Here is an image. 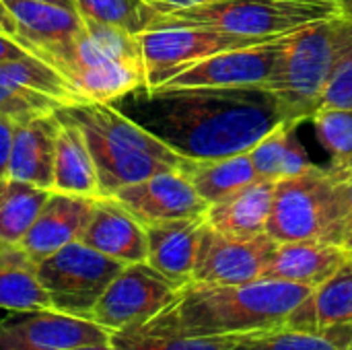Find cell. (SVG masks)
I'll return each mask as SVG.
<instances>
[{
  "label": "cell",
  "instance_id": "6da1fadb",
  "mask_svg": "<svg viewBox=\"0 0 352 350\" xmlns=\"http://www.w3.org/2000/svg\"><path fill=\"white\" fill-rule=\"evenodd\" d=\"M111 105L190 161L248 153L289 124L266 87H140Z\"/></svg>",
  "mask_w": 352,
  "mask_h": 350
},
{
  "label": "cell",
  "instance_id": "7a4b0ae2",
  "mask_svg": "<svg viewBox=\"0 0 352 350\" xmlns=\"http://www.w3.org/2000/svg\"><path fill=\"white\" fill-rule=\"evenodd\" d=\"M314 289L283 281L245 285L188 283L151 324L186 336H241L285 326Z\"/></svg>",
  "mask_w": 352,
  "mask_h": 350
},
{
  "label": "cell",
  "instance_id": "3957f363",
  "mask_svg": "<svg viewBox=\"0 0 352 350\" xmlns=\"http://www.w3.org/2000/svg\"><path fill=\"white\" fill-rule=\"evenodd\" d=\"M58 113L82 130L97 167L101 196H113L124 186L163 171H186L192 163L111 103L87 101L62 107Z\"/></svg>",
  "mask_w": 352,
  "mask_h": 350
},
{
  "label": "cell",
  "instance_id": "277c9868",
  "mask_svg": "<svg viewBox=\"0 0 352 350\" xmlns=\"http://www.w3.org/2000/svg\"><path fill=\"white\" fill-rule=\"evenodd\" d=\"M52 62L82 101L113 103L146 87V68L138 35L82 19L80 33L41 56Z\"/></svg>",
  "mask_w": 352,
  "mask_h": 350
},
{
  "label": "cell",
  "instance_id": "5b68a950",
  "mask_svg": "<svg viewBox=\"0 0 352 350\" xmlns=\"http://www.w3.org/2000/svg\"><path fill=\"white\" fill-rule=\"evenodd\" d=\"M352 37V19L336 14L280 37L268 89L280 99L289 124L301 126L322 105L330 72Z\"/></svg>",
  "mask_w": 352,
  "mask_h": 350
},
{
  "label": "cell",
  "instance_id": "8992f818",
  "mask_svg": "<svg viewBox=\"0 0 352 350\" xmlns=\"http://www.w3.org/2000/svg\"><path fill=\"white\" fill-rule=\"evenodd\" d=\"M349 231L346 182L334 179L326 169L278 179L266 233L283 241H324L344 245ZM346 248V245H344Z\"/></svg>",
  "mask_w": 352,
  "mask_h": 350
},
{
  "label": "cell",
  "instance_id": "52a82bcc",
  "mask_svg": "<svg viewBox=\"0 0 352 350\" xmlns=\"http://www.w3.org/2000/svg\"><path fill=\"white\" fill-rule=\"evenodd\" d=\"M161 10L157 27H204L248 37H283L309 23L340 14L336 0H221Z\"/></svg>",
  "mask_w": 352,
  "mask_h": 350
},
{
  "label": "cell",
  "instance_id": "ba28073f",
  "mask_svg": "<svg viewBox=\"0 0 352 350\" xmlns=\"http://www.w3.org/2000/svg\"><path fill=\"white\" fill-rule=\"evenodd\" d=\"M124 266L120 260L72 241L37 262V276L54 311L91 320L103 291Z\"/></svg>",
  "mask_w": 352,
  "mask_h": 350
},
{
  "label": "cell",
  "instance_id": "9c48e42d",
  "mask_svg": "<svg viewBox=\"0 0 352 350\" xmlns=\"http://www.w3.org/2000/svg\"><path fill=\"white\" fill-rule=\"evenodd\" d=\"M138 39L146 68V89H157L214 54L266 43L278 37H248L204 27H157L140 33Z\"/></svg>",
  "mask_w": 352,
  "mask_h": 350
},
{
  "label": "cell",
  "instance_id": "30bf717a",
  "mask_svg": "<svg viewBox=\"0 0 352 350\" xmlns=\"http://www.w3.org/2000/svg\"><path fill=\"white\" fill-rule=\"evenodd\" d=\"M179 285L146 262L126 264L97 301L91 322L120 332L159 316L179 293Z\"/></svg>",
  "mask_w": 352,
  "mask_h": 350
},
{
  "label": "cell",
  "instance_id": "8fae6325",
  "mask_svg": "<svg viewBox=\"0 0 352 350\" xmlns=\"http://www.w3.org/2000/svg\"><path fill=\"white\" fill-rule=\"evenodd\" d=\"M278 241L268 233L250 239H235L221 235L204 225L192 283L204 285H245L260 281Z\"/></svg>",
  "mask_w": 352,
  "mask_h": 350
},
{
  "label": "cell",
  "instance_id": "7c38bea8",
  "mask_svg": "<svg viewBox=\"0 0 352 350\" xmlns=\"http://www.w3.org/2000/svg\"><path fill=\"white\" fill-rule=\"evenodd\" d=\"M103 326L54 309L10 311L0 320V350H66L82 344H109Z\"/></svg>",
  "mask_w": 352,
  "mask_h": 350
},
{
  "label": "cell",
  "instance_id": "4fadbf2b",
  "mask_svg": "<svg viewBox=\"0 0 352 350\" xmlns=\"http://www.w3.org/2000/svg\"><path fill=\"white\" fill-rule=\"evenodd\" d=\"M278 39L214 54L161 87H266L274 76L278 58ZM159 89V87H157Z\"/></svg>",
  "mask_w": 352,
  "mask_h": 350
},
{
  "label": "cell",
  "instance_id": "5bb4252c",
  "mask_svg": "<svg viewBox=\"0 0 352 350\" xmlns=\"http://www.w3.org/2000/svg\"><path fill=\"white\" fill-rule=\"evenodd\" d=\"M113 198L142 225L204 217L208 202L194 190L186 171H163L148 179L124 186Z\"/></svg>",
  "mask_w": 352,
  "mask_h": 350
},
{
  "label": "cell",
  "instance_id": "9a60e30c",
  "mask_svg": "<svg viewBox=\"0 0 352 350\" xmlns=\"http://www.w3.org/2000/svg\"><path fill=\"white\" fill-rule=\"evenodd\" d=\"M78 241L124 264L146 262L148 254L144 225L113 196L95 200Z\"/></svg>",
  "mask_w": 352,
  "mask_h": 350
},
{
  "label": "cell",
  "instance_id": "2e32d148",
  "mask_svg": "<svg viewBox=\"0 0 352 350\" xmlns=\"http://www.w3.org/2000/svg\"><path fill=\"white\" fill-rule=\"evenodd\" d=\"M97 198L50 192L35 223L21 239L19 248L37 264L64 245L78 241Z\"/></svg>",
  "mask_w": 352,
  "mask_h": 350
},
{
  "label": "cell",
  "instance_id": "e0dca14e",
  "mask_svg": "<svg viewBox=\"0 0 352 350\" xmlns=\"http://www.w3.org/2000/svg\"><path fill=\"white\" fill-rule=\"evenodd\" d=\"M351 260V252L338 243L283 241L276 245L262 278L316 289L332 278Z\"/></svg>",
  "mask_w": 352,
  "mask_h": 350
},
{
  "label": "cell",
  "instance_id": "ac0fdd59",
  "mask_svg": "<svg viewBox=\"0 0 352 350\" xmlns=\"http://www.w3.org/2000/svg\"><path fill=\"white\" fill-rule=\"evenodd\" d=\"M206 221L204 217L173 219L144 225L146 229V264L163 276L184 287L192 283L196 252Z\"/></svg>",
  "mask_w": 352,
  "mask_h": 350
},
{
  "label": "cell",
  "instance_id": "d6986e66",
  "mask_svg": "<svg viewBox=\"0 0 352 350\" xmlns=\"http://www.w3.org/2000/svg\"><path fill=\"white\" fill-rule=\"evenodd\" d=\"M19 25V37L29 52L43 56L68 41L82 29V17L68 6L47 0H4Z\"/></svg>",
  "mask_w": 352,
  "mask_h": 350
},
{
  "label": "cell",
  "instance_id": "ffe728a7",
  "mask_svg": "<svg viewBox=\"0 0 352 350\" xmlns=\"http://www.w3.org/2000/svg\"><path fill=\"white\" fill-rule=\"evenodd\" d=\"M276 182L256 179L223 200L208 204L204 221L221 235L250 239L266 233Z\"/></svg>",
  "mask_w": 352,
  "mask_h": 350
},
{
  "label": "cell",
  "instance_id": "44dd1931",
  "mask_svg": "<svg viewBox=\"0 0 352 350\" xmlns=\"http://www.w3.org/2000/svg\"><path fill=\"white\" fill-rule=\"evenodd\" d=\"M60 120L58 116H43L14 126L8 177L25 184H33L45 190L54 186L56 163V136Z\"/></svg>",
  "mask_w": 352,
  "mask_h": 350
},
{
  "label": "cell",
  "instance_id": "7402d4cb",
  "mask_svg": "<svg viewBox=\"0 0 352 350\" xmlns=\"http://www.w3.org/2000/svg\"><path fill=\"white\" fill-rule=\"evenodd\" d=\"M291 330L322 332L334 326H352V260L332 278L316 287L287 318Z\"/></svg>",
  "mask_w": 352,
  "mask_h": 350
},
{
  "label": "cell",
  "instance_id": "603a6c76",
  "mask_svg": "<svg viewBox=\"0 0 352 350\" xmlns=\"http://www.w3.org/2000/svg\"><path fill=\"white\" fill-rule=\"evenodd\" d=\"M56 116L60 120V128L56 136V163H54L52 192L101 198L97 167L82 130L74 122L62 118L58 111Z\"/></svg>",
  "mask_w": 352,
  "mask_h": 350
},
{
  "label": "cell",
  "instance_id": "cb8c5ba5",
  "mask_svg": "<svg viewBox=\"0 0 352 350\" xmlns=\"http://www.w3.org/2000/svg\"><path fill=\"white\" fill-rule=\"evenodd\" d=\"M0 309H52L37 276V264L19 245L0 243Z\"/></svg>",
  "mask_w": 352,
  "mask_h": 350
},
{
  "label": "cell",
  "instance_id": "d4e9b609",
  "mask_svg": "<svg viewBox=\"0 0 352 350\" xmlns=\"http://www.w3.org/2000/svg\"><path fill=\"white\" fill-rule=\"evenodd\" d=\"M297 128L299 126L283 124L250 149V157L260 179L278 182L316 167L297 136Z\"/></svg>",
  "mask_w": 352,
  "mask_h": 350
},
{
  "label": "cell",
  "instance_id": "484cf974",
  "mask_svg": "<svg viewBox=\"0 0 352 350\" xmlns=\"http://www.w3.org/2000/svg\"><path fill=\"white\" fill-rule=\"evenodd\" d=\"M186 175L200 198H204L208 204H214L239 188L260 179L250 151L212 161H192L186 169Z\"/></svg>",
  "mask_w": 352,
  "mask_h": 350
},
{
  "label": "cell",
  "instance_id": "4316f807",
  "mask_svg": "<svg viewBox=\"0 0 352 350\" xmlns=\"http://www.w3.org/2000/svg\"><path fill=\"white\" fill-rule=\"evenodd\" d=\"M229 350H352V326L301 332L287 326L235 336Z\"/></svg>",
  "mask_w": 352,
  "mask_h": 350
},
{
  "label": "cell",
  "instance_id": "83f0119b",
  "mask_svg": "<svg viewBox=\"0 0 352 350\" xmlns=\"http://www.w3.org/2000/svg\"><path fill=\"white\" fill-rule=\"evenodd\" d=\"M52 190L19 179L0 182V243L19 245L35 223Z\"/></svg>",
  "mask_w": 352,
  "mask_h": 350
},
{
  "label": "cell",
  "instance_id": "f1b7e54d",
  "mask_svg": "<svg viewBox=\"0 0 352 350\" xmlns=\"http://www.w3.org/2000/svg\"><path fill=\"white\" fill-rule=\"evenodd\" d=\"M235 336H186L151 322L111 334L116 350H229Z\"/></svg>",
  "mask_w": 352,
  "mask_h": 350
},
{
  "label": "cell",
  "instance_id": "f546056e",
  "mask_svg": "<svg viewBox=\"0 0 352 350\" xmlns=\"http://www.w3.org/2000/svg\"><path fill=\"white\" fill-rule=\"evenodd\" d=\"M0 74L39 95L54 99L60 107L85 103L82 97L68 83V78L52 62L39 56H27V58L4 62L0 64Z\"/></svg>",
  "mask_w": 352,
  "mask_h": 350
},
{
  "label": "cell",
  "instance_id": "4dcf8cb0",
  "mask_svg": "<svg viewBox=\"0 0 352 350\" xmlns=\"http://www.w3.org/2000/svg\"><path fill=\"white\" fill-rule=\"evenodd\" d=\"M311 122L330 159L326 171L338 182H349L352 177V109L322 107Z\"/></svg>",
  "mask_w": 352,
  "mask_h": 350
},
{
  "label": "cell",
  "instance_id": "1f68e13d",
  "mask_svg": "<svg viewBox=\"0 0 352 350\" xmlns=\"http://www.w3.org/2000/svg\"><path fill=\"white\" fill-rule=\"evenodd\" d=\"M76 12L95 23L111 25L132 35L155 27L161 17L155 0H72Z\"/></svg>",
  "mask_w": 352,
  "mask_h": 350
},
{
  "label": "cell",
  "instance_id": "d6a6232c",
  "mask_svg": "<svg viewBox=\"0 0 352 350\" xmlns=\"http://www.w3.org/2000/svg\"><path fill=\"white\" fill-rule=\"evenodd\" d=\"M58 109L62 107L54 99L39 95L0 74V116L10 120L14 126L43 116H54Z\"/></svg>",
  "mask_w": 352,
  "mask_h": 350
},
{
  "label": "cell",
  "instance_id": "836d02e7",
  "mask_svg": "<svg viewBox=\"0 0 352 350\" xmlns=\"http://www.w3.org/2000/svg\"><path fill=\"white\" fill-rule=\"evenodd\" d=\"M322 107L352 109V37L340 52L322 95Z\"/></svg>",
  "mask_w": 352,
  "mask_h": 350
},
{
  "label": "cell",
  "instance_id": "e575fe53",
  "mask_svg": "<svg viewBox=\"0 0 352 350\" xmlns=\"http://www.w3.org/2000/svg\"><path fill=\"white\" fill-rule=\"evenodd\" d=\"M12 138H14V124L6 120L4 116H0V182L8 177Z\"/></svg>",
  "mask_w": 352,
  "mask_h": 350
},
{
  "label": "cell",
  "instance_id": "d590c367",
  "mask_svg": "<svg viewBox=\"0 0 352 350\" xmlns=\"http://www.w3.org/2000/svg\"><path fill=\"white\" fill-rule=\"evenodd\" d=\"M27 56H35L33 52H29L21 41H16L10 35L0 33V64L10 62V60H19V58H27Z\"/></svg>",
  "mask_w": 352,
  "mask_h": 350
},
{
  "label": "cell",
  "instance_id": "8d00e7d4",
  "mask_svg": "<svg viewBox=\"0 0 352 350\" xmlns=\"http://www.w3.org/2000/svg\"><path fill=\"white\" fill-rule=\"evenodd\" d=\"M0 33L4 35H10V37H19V25H16V19L12 17V12L8 10L6 2L0 0Z\"/></svg>",
  "mask_w": 352,
  "mask_h": 350
},
{
  "label": "cell",
  "instance_id": "74e56055",
  "mask_svg": "<svg viewBox=\"0 0 352 350\" xmlns=\"http://www.w3.org/2000/svg\"><path fill=\"white\" fill-rule=\"evenodd\" d=\"M346 196H349V231H346V250L351 252L352 256V177L346 182Z\"/></svg>",
  "mask_w": 352,
  "mask_h": 350
},
{
  "label": "cell",
  "instance_id": "f35d334b",
  "mask_svg": "<svg viewBox=\"0 0 352 350\" xmlns=\"http://www.w3.org/2000/svg\"><path fill=\"white\" fill-rule=\"evenodd\" d=\"M169 8H186V6H196V4H210V2H221V0H157Z\"/></svg>",
  "mask_w": 352,
  "mask_h": 350
},
{
  "label": "cell",
  "instance_id": "ab89813d",
  "mask_svg": "<svg viewBox=\"0 0 352 350\" xmlns=\"http://www.w3.org/2000/svg\"><path fill=\"white\" fill-rule=\"evenodd\" d=\"M66 350H116V347L109 342V344H82V347H74V349Z\"/></svg>",
  "mask_w": 352,
  "mask_h": 350
},
{
  "label": "cell",
  "instance_id": "60d3db41",
  "mask_svg": "<svg viewBox=\"0 0 352 350\" xmlns=\"http://www.w3.org/2000/svg\"><path fill=\"white\" fill-rule=\"evenodd\" d=\"M336 2H338V6H340V14L352 19V0H336Z\"/></svg>",
  "mask_w": 352,
  "mask_h": 350
},
{
  "label": "cell",
  "instance_id": "b9f144b4",
  "mask_svg": "<svg viewBox=\"0 0 352 350\" xmlns=\"http://www.w3.org/2000/svg\"><path fill=\"white\" fill-rule=\"evenodd\" d=\"M47 2H56V4H62V6L74 8V2H72V0H47ZM74 10H76V8H74Z\"/></svg>",
  "mask_w": 352,
  "mask_h": 350
}]
</instances>
